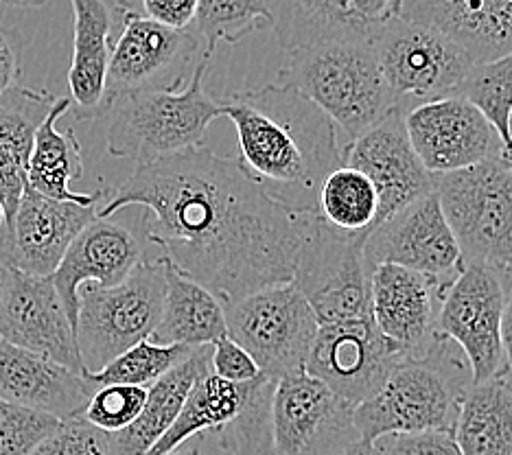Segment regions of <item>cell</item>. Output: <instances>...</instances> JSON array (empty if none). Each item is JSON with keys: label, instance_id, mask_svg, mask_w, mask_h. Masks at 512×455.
I'll return each mask as SVG.
<instances>
[{"label": "cell", "instance_id": "cell-4", "mask_svg": "<svg viewBox=\"0 0 512 455\" xmlns=\"http://www.w3.org/2000/svg\"><path fill=\"white\" fill-rule=\"evenodd\" d=\"M278 84L318 105L348 143L397 108L372 40H331L292 51Z\"/></svg>", "mask_w": 512, "mask_h": 455}, {"label": "cell", "instance_id": "cell-42", "mask_svg": "<svg viewBox=\"0 0 512 455\" xmlns=\"http://www.w3.org/2000/svg\"><path fill=\"white\" fill-rule=\"evenodd\" d=\"M22 75V49L16 29L0 22V101L11 88L18 86Z\"/></svg>", "mask_w": 512, "mask_h": 455}, {"label": "cell", "instance_id": "cell-13", "mask_svg": "<svg viewBox=\"0 0 512 455\" xmlns=\"http://www.w3.org/2000/svg\"><path fill=\"white\" fill-rule=\"evenodd\" d=\"M502 315V267L464 265L440 300L436 333L462 350L473 383L493 379L506 368Z\"/></svg>", "mask_w": 512, "mask_h": 455}, {"label": "cell", "instance_id": "cell-19", "mask_svg": "<svg viewBox=\"0 0 512 455\" xmlns=\"http://www.w3.org/2000/svg\"><path fill=\"white\" fill-rule=\"evenodd\" d=\"M364 254L370 270L381 263L401 265L445 285H451L464 267L436 193L421 197L372 228Z\"/></svg>", "mask_w": 512, "mask_h": 455}, {"label": "cell", "instance_id": "cell-44", "mask_svg": "<svg viewBox=\"0 0 512 455\" xmlns=\"http://www.w3.org/2000/svg\"><path fill=\"white\" fill-rule=\"evenodd\" d=\"M165 455H202V438H191Z\"/></svg>", "mask_w": 512, "mask_h": 455}, {"label": "cell", "instance_id": "cell-22", "mask_svg": "<svg viewBox=\"0 0 512 455\" xmlns=\"http://www.w3.org/2000/svg\"><path fill=\"white\" fill-rule=\"evenodd\" d=\"M447 289L440 280L407 267L375 265L370 270L372 322L405 353L423 350L436 337V315Z\"/></svg>", "mask_w": 512, "mask_h": 455}, {"label": "cell", "instance_id": "cell-23", "mask_svg": "<svg viewBox=\"0 0 512 455\" xmlns=\"http://www.w3.org/2000/svg\"><path fill=\"white\" fill-rule=\"evenodd\" d=\"M92 392L79 372L0 337V399L66 423L84 416Z\"/></svg>", "mask_w": 512, "mask_h": 455}, {"label": "cell", "instance_id": "cell-45", "mask_svg": "<svg viewBox=\"0 0 512 455\" xmlns=\"http://www.w3.org/2000/svg\"><path fill=\"white\" fill-rule=\"evenodd\" d=\"M342 455H381L375 447V442H357L351 449H346Z\"/></svg>", "mask_w": 512, "mask_h": 455}, {"label": "cell", "instance_id": "cell-14", "mask_svg": "<svg viewBox=\"0 0 512 455\" xmlns=\"http://www.w3.org/2000/svg\"><path fill=\"white\" fill-rule=\"evenodd\" d=\"M357 442L355 405L305 370L276 381L270 455H342Z\"/></svg>", "mask_w": 512, "mask_h": 455}, {"label": "cell", "instance_id": "cell-25", "mask_svg": "<svg viewBox=\"0 0 512 455\" xmlns=\"http://www.w3.org/2000/svg\"><path fill=\"white\" fill-rule=\"evenodd\" d=\"M399 16L445 33L473 64L512 51V0H403Z\"/></svg>", "mask_w": 512, "mask_h": 455}, {"label": "cell", "instance_id": "cell-43", "mask_svg": "<svg viewBox=\"0 0 512 455\" xmlns=\"http://www.w3.org/2000/svg\"><path fill=\"white\" fill-rule=\"evenodd\" d=\"M504 283V315H502V346L506 357V370L512 377V267H502Z\"/></svg>", "mask_w": 512, "mask_h": 455}, {"label": "cell", "instance_id": "cell-36", "mask_svg": "<svg viewBox=\"0 0 512 455\" xmlns=\"http://www.w3.org/2000/svg\"><path fill=\"white\" fill-rule=\"evenodd\" d=\"M147 401V388L138 385H101L92 392L84 410L86 423L106 434H119L130 427Z\"/></svg>", "mask_w": 512, "mask_h": 455}, {"label": "cell", "instance_id": "cell-26", "mask_svg": "<svg viewBox=\"0 0 512 455\" xmlns=\"http://www.w3.org/2000/svg\"><path fill=\"white\" fill-rule=\"evenodd\" d=\"M71 110L68 97L57 99L33 134V147L27 160V186L57 202H75L81 206H99L108 197V189L92 193H73L71 182L84 175V151L73 127L57 130V121Z\"/></svg>", "mask_w": 512, "mask_h": 455}, {"label": "cell", "instance_id": "cell-37", "mask_svg": "<svg viewBox=\"0 0 512 455\" xmlns=\"http://www.w3.org/2000/svg\"><path fill=\"white\" fill-rule=\"evenodd\" d=\"M60 425L55 416L0 399V455H31Z\"/></svg>", "mask_w": 512, "mask_h": 455}, {"label": "cell", "instance_id": "cell-30", "mask_svg": "<svg viewBox=\"0 0 512 455\" xmlns=\"http://www.w3.org/2000/svg\"><path fill=\"white\" fill-rule=\"evenodd\" d=\"M462 455H512V377L471 383L460 405L456 431Z\"/></svg>", "mask_w": 512, "mask_h": 455}, {"label": "cell", "instance_id": "cell-47", "mask_svg": "<svg viewBox=\"0 0 512 455\" xmlns=\"http://www.w3.org/2000/svg\"><path fill=\"white\" fill-rule=\"evenodd\" d=\"M506 154L512 156V110L508 114V140H506Z\"/></svg>", "mask_w": 512, "mask_h": 455}, {"label": "cell", "instance_id": "cell-50", "mask_svg": "<svg viewBox=\"0 0 512 455\" xmlns=\"http://www.w3.org/2000/svg\"><path fill=\"white\" fill-rule=\"evenodd\" d=\"M508 158H510V167H512V156H510V154H508Z\"/></svg>", "mask_w": 512, "mask_h": 455}, {"label": "cell", "instance_id": "cell-46", "mask_svg": "<svg viewBox=\"0 0 512 455\" xmlns=\"http://www.w3.org/2000/svg\"><path fill=\"white\" fill-rule=\"evenodd\" d=\"M0 3L16 9H36V7H42L46 0H0Z\"/></svg>", "mask_w": 512, "mask_h": 455}, {"label": "cell", "instance_id": "cell-8", "mask_svg": "<svg viewBox=\"0 0 512 455\" xmlns=\"http://www.w3.org/2000/svg\"><path fill=\"white\" fill-rule=\"evenodd\" d=\"M434 193L453 232L462 265L504 267L512 259L510 158L434 175Z\"/></svg>", "mask_w": 512, "mask_h": 455}, {"label": "cell", "instance_id": "cell-7", "mask_svg": "<svg viewBox=\"0 0 512 455\" xmlns=\"http://www.w3.org/2000/svg\"><path fill=\"white\" fill-rule=\"evenodd\" d=\"M274 388L276 379L263 372L248 383H230L208 372L193 385L176 423L147 455H165L206 434H215L228 455H270Z\"/></svg>", "mask_w": 512, "mask_h": 455}, {"label": "cell", "instance_id": "cell-15", "mask_svg": "<svg viewBox=\"0 0 512 455\" xmlns=\"http://www.w3.org/2000/svg\"><path fill=\"white\" fill-rule=\"evenodd\" d=\"M405 130L418 160L432 175L469 169L506 154L491 121L462 95L414 105L405 112Z\"/></svg>", "mask_w": 512, "mask_h": 455}, {"label": "cell", "instance_id": "cell-3", "mask_svg": "<svg viewBox=\"0 0 512 455\" xmlns=\"http://www.w3.org/2000/svg\"><path fill=\"white\" fill-rule=\"evenodd\" d=\"M462 350L438 335L416 353H405L379 388L355 407L364 442L392 434L447 431L453 434L473 377Z\"/></svg>", "mask_w": 512, "mask_h": 455}, {"label": "cell", "instance_id": "cell-48", "mask_svg": "<svg viewBox=\"0 0 512 455\" xmlns=\"http://www.w3.org/2000/svg\"><path fill=\"white\" fill-rule=\"evenodd\" d=\"M401 5H403V0H390V14L392 16H399L401 14Z\"/></svg>", "mask_w": 512, "mask_h": 455}, {"label": "cell", "instance_id": "cell-16", "mask_svg": "<svg viewBox=\"0 0 512 455\" xmlns=\"http://www.w3.org/2000/svg\"><path fill=\"white\" fill-rule=\"evenodd\" d=\"M0 337L86 377L75 329L51 276L0 265Z\"/></svg>", "mask_w": 512, "mask_h": 455}, {"label": "cell", "instance_id": "cell-28", "mask_svg": "<svg viewBox=\"0 0 512 455\" xmlns=\"http://www.w3.org/2000/svg\"><path fill=\"white\" fill-rule=\"evenodd\" d=\"M213 346H200L165 377L147 388L143 412L130 427L112 434L116 455H147L176 423L193 385L211 372Z\"/></svg>", "mask_w": 512, "mask_h": 455}, {"label": "cell", "instance_id": "cell-11", "mask_svg": "<svg viewBox=\"0 0 512 455\" xmlns=\"http://www.w3.org/2000/svg\"><path fill=\"white\" fill-rule=\"evenodd\" d=\"M372 46L394 103L405 112L414 105L458 95L473 66L462 46L445 33L403 16L383 22L372 35Z\"/></svg>", "mask_w": 512, "mask_h": 455}, {"label": "cell", "instance_id": "cell-9", "mask_svg": "<svg viewBox=\"0 0 512 455\" xmlns=\"http://www.w3.org/2000/svg\"><path fill=\"white\" fill-rule=\"evenodd\" d=\"M370 232H342L313 215L302 241L292 283L307 298L318 324L370 320Z\"/></svg>", "mask_w": 512, "mask_h": 455}, {"label": "cell", "instance_id": "cell-39", "mask_svg": "<svg viewBox=\"0 0 512 455\" xmlns=\"http://www.w3.org/2000/svg\"><path fill=\"white\" fill-rule=\"evenodd\" d=\"M381 455H462L453 434L421 431V434H392L375 440Z\"/></svg>", "mask_w": 512, "mask_h": 455}, {"label": "cell", "instance_id": "cell-51", "mask_svg": "<svg viewBox=\"0 0 512 455\" xmlns=\"http://www.w3.org/2000/svg\"><path fill=\"white\" fill-rule=\"evenodd\" d=\"M508 267H512V259H510V261H508Z\"/></svg>", "mask_w": 512, "mask_h": 455}, {"label": "cell", "instance_id": "cell-2", "mask_svg": "<svg viewBox=\"0 0 512 455\" xmlns=\"http://www.w3.org/2000/svg\"><path fill=\"white\" fill-rule=\"evenodd\" d=\"M239 138V162L289 206L318 210L322 180L342 165L337 127L298 90L276 84L221 99Z\"/></svg>", "mask_w": 512, "mask_h": 455}, {"label": "cell", "instance_id": "cell-33", "mask_svg": "<svg viewBox=\"0 0 512 455\" xmlns=\"http://www.w3.org/2000/svg\"><path fill=\"white\" fill-rule=\"evenodd\" d=\"M191 29L211 60L219 44H237L272 29L270 0H200Z\"/></svg>", "mask_w": 512, "mask_h": 455}, {"label": "cell", "instance_id": "cell-49", "mask_svg": "<svg viewBox=\"0 0 512 455\" xmlns=\"http://www.w3.org/2000/svg\"><path fill=\"white\" fill-rule=\"evenodd\" d=\"M3 226H5V208L0 204V230H3Z\"/></svg>", "mask_w": 512, "mask_h": 455}, {"label": "cell", "instance_id": "cell-40", "mask_svg": "<svg viewBox=\"0 0 512 455\" xmlns=\"http://www.w3.org/2000/svg\"><path fill=\"white\" fill-rule=\"evenodd\" d=\"M211 372L215 377L230 383H248L261 375L256 361L248 355V350L239 346L230 337H221L213 344Z\"/></svg>", "mask_w": 512, "mask_h": 455}, {"label": "cell", "instance_id": "cell-35", "mask_svg": "<svg viewBox=\"0 0 512 455\" xmlns=\"http://www.w3.org/2000/svg\"><path fill=\"white\" fill-rule=\"evenodd\" d=\"M458 95L469 99L502 136L508 140V114L512 110V51L491 62L469 68Z\"/></svg>", "mask_w": 512, "mask_h": 455}, {"label": "cell", "instance_id": "cell-12", "mask_svg": "<svg viewBox=\"0 0 512 455\" xmlns=\"http://www.w3.org/2000/svg\"><path fill=\"white\" fill-rule=\"evenodd\" d=\"M202 57L193 29L162 27L123 7V25L108 64L106 114L125 95L184 88L186 75Z\"/></svg>", "mask_w": 512, "mask_h": 455}, {"label": "cell", "instance_id": "cell-34", "mask_svg": "<svg viewBox=\"0 0 512 455\" xmlns=\"http://www.w3.org/2000/svg\"><path fill=\"white\" fill-rule=\"evenodd\" d=\"M195 348L180 344H156L154 340H143L136 346L127 348L108 366H103L95 375H86L92 388L101 385H138V388H149L160 377H165L178 364L189 357Z\"/></svg>", "mask_w": 512, "mask_h": 455}, {"label": "cell", "instance_id": "cell-27", "mask_svg": "<svg viewBox=\"0 0 512 455\" xmlns=\"http://www.w3.org/2000/svg\"><path fill=\"white\" fill-rule=\"evenodd\" d=\"M57 99L49 90L11 88L0 101V204L5 208V226L16 217L27 184V160L36 127L51 112Z\"/></svg>", "mask_w": 512, "mask_h": 455}, {"label": "cell", "instance_id": "cell-10", "mask_svg": "<svg viewBox=\"0 0 512 455\" xmlns=\"http://www.w3.org/2000/svg\"><path fill=\"white\" fill-rule=\"evenodd\" d=\"M228 337L248 350L263 375L283 379L305 370L318 318L294 283H278L224 307Z\"/></svg>", "mask_w": 512, "mask_h": 455}, {"label": "cell", "instance_id": "cell-24", "mask_svg": "<svg viewBox=\"0 0 512 455\" xmlns=\"http://www.w3.org/2000/svg\"><path fill=\"white\" fill-rule=\"evenodd\" d=\"M75 16L73 57L68 66L71 110L77 119L106 116V77L116 35L123 25L119 0H71Z\"/></svg>", "mask_w": 512, "mask_h": 455}, {"label": "cell", "instance_id": "cell-38", "mask_svg": "<svg viewBox=\"0 0 512 455\" xmlns=\"http://www.w3.org/2000/svg\"><path fill=\"white\" fill-rule=\"evenodd\" d=\"M31 455H116L112 434L86 423L84 418L66 420Z\"/></svg>", "mask_w": 512, "mask_h": 455}, {"label": "cell", "instance_id": "cell-20", "mask_svg": "<svg viewBox=\"0 0 512 455\" xmlns=\"http://www.w3.org/2000/svg\"><path fill=\"white\" fill-rule=\"evenodd\" d=\"M342 165L368 175L379 197L377 221L434 193V175L418 160L405 130V110L392 108L368 132L344 145Z\"/></svg>", "mask_w": 512, "mask_h": 455}, {"label": "cell", "instance_id": "cell-29", "mask_svg": "<svg viewBox=\"0 0 512 455\" xmlns=\"http://www.w3.org/2000/svg\"><path fill=\"white\" fill-rule=\"evenodd\" d=\"M165 267V305H162L160 322L151 340L165 346L180 344L200 348L213 346L221 337H226V311L221 300L204 285L173 270L167 261Z\"/></svg>", "mask_w": 512, "mask_h": 455}, {"label": "cell", "instance_id": "cell-1", "mask_svg": "<svg viewBox=\"0 0 512 455\" xmlns=\"http://www.w3.org/2000/svg\"><path fill=\"white\" fill-rule=\"evenodd\" d=\"M127 206L147 210V241L224 307L263 287L292 283L318 213L276 200L237 158L206 145L136 167L119 189H108L97 217Z\"/></svg>", "mask_w": 512, "mask_h": 455}, {"label": "cell", "instance_id": "cell-21", "mask_svg": "<svg viewBox=\"0 0 512 455\" xmlns=\"http://www.w3.org/2000/svg\"><path fill=\"white\" fill-rule=\"evenodd\" d=\"M99 206L51 200L25 184L16 217L0 230V265L31 276H53L66 250Z\"/></svg>", "mask_w": 512, "mask_h": 455}, {"label": "cell", "instance_id": "cell-31", "mask_svg": "<svg viewBox=\"0 0 512 455\" xmlns=\"http://www.w3.org/2000/svg\"><path fill=\"white\" fill-rule=\"evenodd\" d=\"M272 29L285 51L331 40H372L348 0H270Z\"/></svg>", "mask_w": 512, "mask_h": 455}, {"label": "cell", "instance_id": "cell-18", "mask_svg": "<svg viewBox=\"0 0 512 455\" xmlns=\"http://www.w3.org/2000/svg\"><path fill=\"white\" fill-rule=\"evenodd\" d=\"M405 350L383 337L375 322L324 324L313 340L305 372L351 405H359L386 381Z\"/></svg>", "mask_w": 512, "mask_h": 455}, {"label": "cell", "instance_id": "cell-41", "mask_svg": "<svg viewBox=\"0 0 512 455\" xmlns=\"http://www.w3.org/2000/svg\"><path fill=\"white\" fill-rule=\"evenodd\" d=\"M119 3L162 27L184 31L191 29L200 0H119Z\"/></svg>", "mask_w": 512, "mask_h": 455}, {"label": "cell", "instance_id": "cell-5", "mask_svg": "<svg viewBox=\"0 0 512 455\" xmlns=\"http://www.w3.org/2000/svg\"><path fill=\"white\" fill-rule=\"evenodd\" d=\"M208 57L197 62L182 90L136 92L116 99L108 125V154L134 160L138 167L202 147L206 130L219 116L221 103L206 95Z\"/></svg>", "mask_w": 512, "mask_h": 455}, {"label": "cell", "instance_id": "cell-32", "mask_svg": "<svg viewBox=\"0 0 512 455\" xmlns=\"http://www.w3.org/2000/svg\"><path fill=\"white\" fill-rule=\"evenodd\" d=\"M316 208L318 215L337 230L370 232L377 221L379 197L366 173L340 165L322 180Z\"/></svg>", "mask_w": 512, "mask_h": 455}, {"label": "cell", "instance_id": "cell-6", "mask_svg": "<svg viewBox=\"0 0 512 455\" xmlns=\"http://www.w3.org/2000/svg\"><path fill=\"white\" fill-rule=\"evenodd\" d=\"M167 291L165 261H143L114 287L79 289L77 348L86 375H95L127 348L151 340L162 315Z\"/></svg>", "mask_w": 512, "mask_h": 455}, {"label": "cell", "instance_id": "cell-17", "mask_svg": "<svg viewBox=\"0 0 512 455\" xmlns=\"http://www.w3.org/2000/svg\"><path fill=\"white\" fill-rule=\"evenodd\" d=\"M147 219L136 228L125 208L110 217H97L79 232L51 276L73 329L79 313V289L84 285L114 287L145 261Z\"/></svg>", "mask_w": 512, "mask_h": 455}]
</instances>
